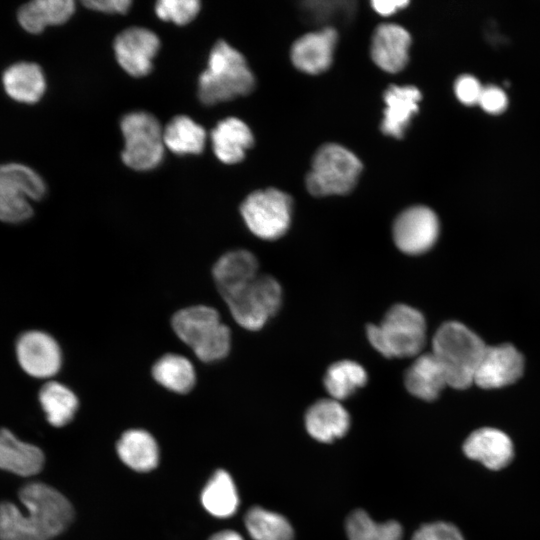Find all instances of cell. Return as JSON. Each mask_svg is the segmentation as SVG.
<instances>
[{
    "mask_svg": "<svg viewBox=\"0 0 540 540\" xmlns=\"http://www.w3.org/2000/svg\"><path fill=\"white\" fill-rule=\"evenodd\" d=\"M19 499L27 509L26 514L14 503H0V540H51L73 520L70 502L47 484H26L19 492Z\"/></svg>",
    "mask_w": 540,
    "mask_h": 540,
    "instance_id": "obj_1",
    "label": "cell"
},
{
    "mask_svg": "<svg viewBox=\"0 0 540 540\" xmlns=\"http://www.w3.org/2000/svg\"><path fill=\"white\" fill-rule=\"evenodd\" d=\"M254 86L255 78L245 57L225 41H217L198 79L201 103L215 105L230 101L249 94Z\"/></svg>",
    "mask_w": 540,
    "mask_h": 540,
    "instance_id": "obj_2",
    "label": "cell"
},
{
    "mask_svg": "<svg viewBox=\"0 0 540 540\" xmlns=\"http://www.w3.org/2000/svg\"><path fill=\"white\" fill-rule=\"evenodd\" d=\"M485 348V343L470 328L457 321H448L434 334L431 353L442 366L448 386L465 389L474 384Z\"/></svg>",
    "mask_w": 540,
    "mask_h": 540,
    "instance_id": "obj_3",
    "label": "cell"
},
{
    "mask_svg": "<svg viewBox=\"0 0 540 540\" xmlns=\"http://www.w3.org/2000/svg\"><path fill=\"white\" fill-rule=\"evenodd\" d=\"M177 337L206 363L225 358L231 346V333L218 311L207 305H193L178 310L172 317Z\"/></svg>",
    "mask_w": 540,
    "mask_h": 540,
    "instance_id": "obj_4",
    "label": "cell"
},
{
    "mask_svg": "<svg viewBox=\"0 0 540 540\" xmlns=\"http://www.w3.org/2000/svg\"><path fill=\"white\" fill-rule=\"evenodd\" d=\"M366 334L372 347L386 358L413 357L425 346L426 321L414 307L396 304L380 324L367 326Z\"/></svg>",
    "mask_w": 540,
    "mask_h": 540,
    "instance_id": "obj_5",
    "label": "cell"
},
{
    "mask_svg": "<svg viewBox=\"0 0 540 540\" xmlns=\"http://www.w3.org/2000/svg\"><path fill=\"white\" fill-rule=\"evenodd\" d=\"M361 171L356 155L339 144L328 143L315 153L306 186L317 197L347 194L355 187Z\"/></svg>",
    "mask_w": 540,
    "mask_h": 540,
    "instance_id": "obj_6",
    "label": "cell"
},
{
    "mask_svg": "<svg viewBox=\"0 0 540 540\" xmlns=\"http://www.w3.org/2000/svg\"><path fill=\"white\" fill-rule=\"evenodd\" d=\"M120 129L124 138L123 163L137 171H149L160 165L164 157L163 128L158 119L144 111L123 116Z\"/></svg>",
    "mask_w": 540,
    "mask_h": 540,
    "instance_id": "obj_7",
    "label": "cell"
},
{
    "mask_svg": "<svg viewBox=\"0 0 540 540\" xmlns=\"http://www.w3.org/2000/svg\"><path fill=\"white\" fill-rule=\"evenodd\" d=\"M46 194L43 178L32 168L20 163L0 165V220L21 223L33 214L31 201Z\"/></svg>",
    "mask_w": 540,
    "mask_h": 540,
    "instance_id": "obj_8",
    "label": "cell"
},
{
    "mask_svg": "<svg viewBox=\"0 0 540 540\" xmlns=\"http://www.w3.org/2000/svg\"><path fill=\"white\" fill-rule=\"evenodd\" d=\"M240 213L252 234L263 240H276L290 227L292 199L276 188L257 190L244 199Z\"/></svg>",
    "mask_w": 540,
    "mask_h": 540,
    "instance_id": "obj_9",
    "label": "cell"
},
{
    "mask_svg": "<svg viewBox=\"0 0 540 540\" xmlns=\"http://www.w3.org/2000/svg\"><path fill=\"white\" fill-rule=\"evenodd\" d=\"M224 301L235 322L247 330L256 331L278 312L282 304V289L275 278L259 274Z\"/></svg>",
    "mask_w": 540,
    "mask_h": 540,
    "instance_id": "obj_10",
    "label": "cell"
},
{
    "mask_svg": "<svg viewBox=\"0 0 540 540\" xmlns=\"http://www.w3.org/2000/svg\"><path fill=\"white\" fill-rule=\"evenodd\" d=\"M440 232L437 215L429 207L417 205L402 211L394 221L392 234L395 245L408 255H420L430 250Z\"/></svg>",
    "mask_w": 540,
    "mask_h": 540,
    "instance_id": "obj_11",
    "label": "cell"
},
{
    "mask_svg": "<svg viewBox=\"0 0 540 540\" xmlns=\"http://www.w3.org/2000/svg\"><path fill=\"white\" fill-rule=\"evenodd\" d=\"M160 48L158 36L143 27H130L120 32L113 43L115 58L121 68L133 77L148 75Z\"/></svg>",
    "mask_w": 540,
    "mask_h": 540,
    "instance_id": "obj_12",
    "label": "cell"
},
{
    "mask_svg": "<svg viewBox=\"0 0 540 540\" xmlns=\"http://www.w3.org/2000/svg\"><path fill=\"white\" fill-rule=\"evenodd\" d=\"M16 355L21 368L32 377L49 378L61 368L60 346L43 331L30 330L21 334L16 342Z\"/></svg>",
    "mask_w": 540,
    "mask_h": 540,
    "instance_id": "obj_13",
    "label": "cell"
},
{
    "mask_svg": "<svg viewBox=\"0 0 540 540\" xmlns=\"http://www.w3.org/2000/svg\"><path fill=\"white\" fill-rule=\"evenodd\" d=\"M524 370L522 354L511 344L486 346L474 375V384L496 389L517 381Z\"/></svg>",
    "mask_w": 540,
    "mask_h": 540,
    "instance_id": "obj_14",
    "label": "cell"
},
{
    "mask_svg": "<svg viewBox=\"0 0 540 540\" xmlns=\"http://www.w3.org/2000/svg\"><path fill=\"white\" fill-rule=\"evenodd\" d=\"M337 38V31L333 27L303 35L291 48L294 66L308 74L324 72L332 63Z\"/></svg>",
    "mask_w": 540,
    "mask_h": 540,
    "instance_id": "obj_15",
    "label": "cell"
},
{
    "mask_svg": "<svg viewBox=\"0 0 540 540\" xmlns=\"http://www.w3.org/2000/svg\"><path fill=\"white\" fill-rule=\"evenodd\" d=\"M258 269L257 258L248 250H231L221 255L212 276L223 300L252 282L259 275Z\"/></svg>",
    "mask_w": 540,
    "mask_h": 540,
    "instance_id": "obj_16",
    "label": "cell"
},
{
    "mask_svg": "<svg viewBox=\"0 0 540 540\" xmlns=\"http://www.w3.org/2000/svg\"><path fill=\"white\" fill-rule=\"evenodd\" d=\"M465 455L490 470L506 467L514 456L510 437L503 431L483 427L473 431L463 444Z\"/></svg>",
    "mask_w": 540,
    "mask_h": 540,
    "instance_id": "obj_17",
    "label": "cell"
},
{
    "mask_svg": "<svg viewBox=\"0 0 540 540\" xmlns=\"http://www.w3.org/2000/svg\"><path fill=\"white\" fill-rule=\"evenodd\" d=\"M410 44L411 37L405 28L394 23H384L374 31L371 57L382 70L397 73L408 62Z\"/></svg>",
    "mask_w": 540,
    "mask_h": 540,
    "instance_id": "obj_18",
    "label": "cell"
},
{
    "mask_svg": "<svg viewBox=\"0 0 540 540\" xmlns=\"http://www.w3.org/2000/svg\"><path fill=\"white\" fill-rule=\"evenodd\" d=\"M421 97V92L412 85L389 86L383 95L386 109L381 123L382 132L394 138H402L413 115L419 110Z\"/></svg>",
    "mask_w": 540,
    "mask_h": 540,
    "instance_id": "obj_19",
    "label": "cell"
},
{
    "mask_svg": "<svg viewBox=\"0 0 540 540\" xmlns=\"http://www.w3.org/2000/svg\"><path fill=\"white\" fill-rule=\"evenodd\" d=\"M307 432L320 442H332L344 436L350 426V416L335 399H320L313 403L304 417Z\"/></svg>",
    "mask_w": 540,
    "mask_h": 540,
    "instance_id": "obj_20",
    "label": "cell"
},
{
    "mask_svg": "<svg viewBox=\"0 0 540 540\" xmlns=\"http://www.w3.org/2000/svg\"><path fill=\"white\" fill-rule=\"evenodd\" d=\"M215 156L225 164L242 161L246 151L254 144V136L248 125L236 117H228L217 123L211 131Z\"/></svg>",
    "mask_w": 540,
    "mask_h": 540,
    "instance_id": "obj_21",
    "label": "cell"
},
{
    "mask_svg": "<svg viewBox=\"0 0 540 540\" xmlns=\"http://www.w3.org/2000/svg\"><path fill=\"white\" fill-rule=\"evenodd\" d=\"M6 94L24 104H35L46 91V79L41 67L32 62H17L2 74Z\"/></svg>",
    "mask_w": 540,
    "mask_h": 540,
    "instance_id": "obj_22",
    "label": "cell"
},
{
    "mask_svg": "<svg viewBox=\"0 0 540 540\" xmlns=\"http://www.w3.org/2000/svg\"><path fill=\"white\" fill-rule=\"evenodd\" d=\"M404 383L413 396L433 401L448 386L445 372L432 353L419 355L408 367Z\"/></svg>",
    "mask_w": 540,
    "mask_h": 540,
    "instance_id": "obj_23",
    "label": "cell"
},
{
    "mask_svg": "<svg viewBox=\"0 0 540 540\" xmlns=\"http://www.w3.org/2000/svg\"><path fill=\"white\" fill-rule=\"evenodd\" d=\"M44 465V454L35 445L20 441L6 428L0 429V469L19 476L38 474Z\"/></svg>",
    "mask_w": 540,
    "mask_h": 540,
    "instance_id": "obj_24",
    "label": "cell"
},
{
    "mask_svg": "<svg viewBox=\"0 0 540 540\" xmlns=\"http://www.w3.org/2000/svg\"><path fill=\"white\" fill-rule=\"evenodd\" d=\"M74 12L72 0H35L19 8L17 20L26 32L39 34L48 26L64 24Z\"/></svg>",
    "mask_w": 540,
    "mask_h": 540,
    "instance_id": "obj_25",
    "label": "cell"
},
{
    "mask_svg": "<svg viewBox=\"0 0 540 540\" xmlns=\"http://www.w3.org/2000/svg\"><path fill=\"white\" fill-rule=\"evenodd\" d=\"M117 452L124 464L138 472L151 471L158 464L157 443L144 430L132 429L124 432L117 443Z\"/></svg>",
    "mask_w": 540,
    "mask_h": 540,
    "instance_id": "obj_26",
    "label": "cell"
},
{
    "mask_svg": "<svg viewBox=\"0 0 540 540\" xmlns=\"http://www.w3.org/2000/svg\"><path fill=\"white\" fill-rule=\"evenodd\" d=\"M206 137L205 129L185 115L175 116L163 128L165 147L177 155L200 154Z\"/></svg>",
    "mask_w": 540,
    "mask_h": 540,
    "instance_id": "obj_27",
    "label": "cell"
},
{
    "mask_svg": "<svg viewBox=\"0 0 540 540\" xmlns=\"http://www.w3.org/2000/svg\"><path fill=\"white\" fill-rule=\"evenodd\" d=\"M157 383L175 393H188L196 383V372L191 361L179 354L160 357L152 367Z\"/></svg>",
    "mask_w": 540,
    "mask_h": 540,
    "instance_id": "obj_28",
    "label": "cell"
},
{
    "mask_svg": "<svg viewBox=\"0 0 540 540\" xmlns=\"http://www.w3.org/2000/svg\"><path fill=\"white\" fill-rule=\"evenodd\" d=\"M203 507L218 518L232 516L239 505V498L231 476L224 470H217L210 478L201 494Z\"/></svg>",
    "mask_w": 540,
    "mask_h": 540,
    "instance_id": "obj_29",
    "label": "cell"
},
{
    "mask_svg": "<svg viewBox=\"0 0 540 540\" xmlns=\"http://www.w3.org/2000/svg\"><path fill=\"white\" fill-rule=\"evenodd\" d=\"M39 401L48 422L55 427L68 424L78 408V399L67 386L49 381L39 391Z\"/></svg>",
    "mask_w": 540,
    "mask_h": 540,
    "instance_id": "obj_30",
    "label": "cell"
},
{
    "mask_svg": "<svg viewBox=\"0 0 540 540\" xmlns=\"http://www.w3.org/2000/svg\"><path fill=\"white\" fill-rule=\"evenodd\" d=\"M323 382L331 398L340 401L350 397L366 384L367 373L359 363L341 360L327 369Z\"/></svg>",
    "mask_w": 540,
    "mask_h": 540,
    "instance_id": "obj_31",
    "label": "cell"
},
{
    "mask_svg": "<svg viewBox=\"0 0 540 540\" xmlns=\"http://www.w3.org/2000/svg\"><path fill=\"white\" fill-rule=\"evenodd\" d=\"M245 526L254 540H293L291 524L282 515L253 507L245 515Z\"/></svg>",
    "mask_w": 540,
    "mask_h": 540,
    "instance_id": "obj_32",
    "label": "cell"
},
{
    "mask_svg": "<svg viewBox=\"0 0 540 540\" xmlns=\"http://www.w3.org/2000/svg\"><path fill=\"white\" fill-rule=\"evenodd\" d=\"M349 540H402V527L397 521L375 522L364 510L353 511L346 520Z\"/></svg>",
    "mask_w": 540,
    "mask_h": 540,
    "instance_id": "obj_33",
    "label": "cell"
},
{
    "mask_svg": "<svg viewBox=\"0 0 540 540\" xmlns=\"http://www.w3.org/2000/svg\"><path fill=\"white\" fill-rule=\"evenodd\" d=\"M201 8L198 0H160L155 13L163 21L186 25L196 18Z\"/></svg>",
    "mask_w": 540,
    "mask_h": 540,
    "instance_id": "obj_34",
    "label": "cell"
},
{
    "mask_svg": "<svg viewBox=\"0 0 540 540\" xmlns=\"http://www.w3.org/2000/svg\"><path fill=\"white\" fill-rule=\"evenodd\" d=\"M412 540H464V537L453 524L439 521L421 526Z\"/></svg>",
    "mask_w": 540,
    "mask_h": 540,
    "instance_id": "obj_35",
    "label": "cell"
},
{
    "mask_svg": "<svg viewBox=\"0 0 540 540\" xmlns=\"http://www.w3.org/2000/svg\"><path fill=\"white\" fill-rule=\"evenodd\" d=\"M482 88L480 82L471 75L460 76L454 85L456 97L465 105L478 104Z\"/></svg>",
    "mask_w": 540,
    "mask_h": 540,
    "instance_id": "obj_36",
    "label": "cell"
},
{
    "mask_svg": "<svg viewBox=\"0 0 540 540\" xmlns=\"http://www.w3.org/2000/svg\"><path fill=\"white\" fill-rule=\"evenodd\" d=\"M478 104L487 113L499 114L506 109L508 99L501 88L488 85L482 88Z\"/></svg>",
    "mask_w": 540,
    "mask_h": 540,
    "instance_id": "obj_37",
    "label": "cell"
},
{
    "mask_svg": "<svg viewBox=\"0 0 540 540\" xmlns=\"http://www.w3.org/2000/svg\"><path fill=\"white\" fill-rule=\"evenodd\" d=\"M82 4L93 11L107 14H125L130 9V0H86Z\"/></svg>",
    "mask_w": 540,
    "mask_h": 540,
    "instance_id": "obj_38",
    "label": "cell"
},
{
    "mask_svg": "<svg viewBox=\"0 0 540 540\" xmlns=\"http://www.w3.org/2000/svg\"><path fill=\"white\" fill-rule=\"evenodd\" d=\"M408 3L407 0H375L371 5L378 14L389 16L405 8Z\"/></svg>",
    "mask_w": 540,
    "mask_h": 540,
    "instance_id": "obj_39",
    "label": "cell"
},
{
    "mask_svg": "<svg viewBox=\"0 0 540 540\" xmlns=\"http://www.w3.org/2000/svg\"><path fill=\"white\" fill-rule=\"evenodd\" d=\"M209 540H244L242 536L232 530H224L210 537Z\"/></svg>",
    "mask_w": 540,
    "mask_h": 540,
    "instance_id": "obj_40",
    "label": "cell"
}]
</instances>
